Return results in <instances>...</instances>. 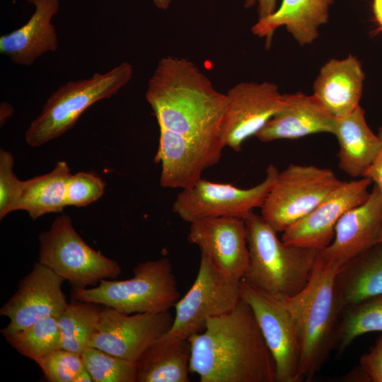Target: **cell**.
Instances as JSON below:
<instances>
[{
  "label": "cell",
  "mask_w": 382,
  "mask_h": 382,
  "mask_svg": "<svg viewBox=\"0 0 382 382\" xmlns=\"http://www.w3.org/2000/svg\"><path fill=\"white\" fill-rule=\"evenodd\" d=\"M241 279L226 277L201 254L197 275L175 304V313L168 332L189 339L202 332L208 320L233 311L241 299Z\"/></svg>",
  "instance_id": "30bf717a"
},
{
  "label": "cell",
  "mask_w": 382,
  "mask_h": 382,
  "mask_svg": "<svg viewBox=\"0 0 382 382\" xmlns=\"http://www.w3.org/2000/svg\"><path fill=\"white\" fill-rule=\"evenodd\" d=\"M160 135L154 161L160 163L161 185L180 188L193 186L204 170L217 163L221 156L184 137L163 128Z\"/></svg>",
  "instance_id": "d6986e66"
},
{
  "label": "cell",
  "mask_w": 382,
  "mask_h": 382,
  "mask_svg": "<svg viewBox=\"0 0 382 382\" xmlns=\"http://www.w3.org/2000/svg\"><path fill=\"white\" fill-rule=\"evenodd\" d=\"M337 327L334 348L342 353L359 336L382 332V294L343 309Z\"/></svg>",
  "instance_id": "83f0119b"
},
{
  "label": "cell",
  "mask_w": 382,
  "mask_h": 382,
  "mask_svg": "<svg viewBox=\"0 0 382 382\" xmlns=\"http://www.w3.org/2000/svg\"><path fill=\"white\" fill-rule=\"evenodd\" d=\"M154 4L159 9L166 10L170 6L171 0H151Z\"/></svg>",
  "instance_id": "ab89813d"
},
{
  "label": "cell",
  "mask_w": 382,
  "mask_h": 382,
  "mask_svg": "<svg viewBox=\"0 0 382 382\" xmlns=\"http://www.w3.org/2000/svg\"><path fill=\"white\" fill-rule=\"evenodd\" d=\"M382 227V196L374 185L369 197L347 212L337 222L332 242L319 250L316 260L340 269L378 243Z\"/></svg>",
  "instance_id": "e0dca14e"
},
{
  "label": "cell",
  "mask_w": 382,
  "mask_h": 382,
  "mask_svg": "<svg viewBox=\"0 0 382 382\" xmlns=\"http://www.w3.org/2000/svg\"><path fill=\"white\" fill-rule=\"evenodd\" d=\"M13 108L8 102L3 101L0 105V123L1 126L4 125L8 117L13 112Z\"/></svg>",
  "instance_id": "74e56055"
},
{
  "label": "cell",
  "mask_w": 382,
  "mask_h": 382,
  "mask_svg": "<svg viewBox=\"0 0 382 382\" xmlns=\"http://www.w3.org/2000/svg\"><path fill=\"white\" fill-rule=\"evenodd\" d=\"M98 305L71 299L57 316L62 349L81 354L88 347L101 311Z\"/></svg>",
  "instance_id": "4316f807"
},
{
  "label": "cell",
  "mask_w": 382,
  "mask_h": 382,
  "mask_svg": "<svg viewBox=\"0 0 382 382\" xmlns=\"http://www.w3.org/2000/svg\"><path fill=\"white\" fill-rule=\"evenodd\" d=\"M378 243H382V227L378 236Z\"/></svg>",
  "instance_id": "60d3db41"
},
{
  "label": "cell",
  "mask_w": 382,
  "mask_h": 382,
  "mask_svg": "<svg viewBox=\"0 0 382 382\" xmlns=\"http://www.w3.org/2000/svg\"><path fill=\"white\" fill-rule=\"evenodd\" d=\"M371 183L365 177L343 181L313 211L282 232L281 239L289 244L324 248L332 242L341 217L369 197Z\"/></svg>",
  "instance_id": "2e32d148"
},
{
  "label": "cell",
  "mask_w": 382,
  "mask_h": 382,
  "mask_svg": "<svg viewBox=\"0 0 382 382\" xmlns=\"http://www.w3.org/2000/svg\"><path fill=\"white\" fill-rule=\"evenodd\" d=\"M334 117L313 94H282L279 110L256 134L264 142L296 139L318 133L333 134Z\"/></svg>",
  "instance_id": "ac0fdd59"
},
{
  "label": "cell",
  "mask_w": 382,
  "mask_h": 382,
  "mask_svg": "<svg viewBox=\"0 0 382 382\" xmlns=\"http://www.w3.org/2000/svg\"><path fill=\"white\" fill-rule=\"evenodd\" d=\"M364 80V73L357 57L331 59L320 70L313 95L334 117L345 116L359 105Z\"/></svg>",
  "instance_id": "44dd1931"
},
{
  "label": "cell",
  "mask_w": 382,
  "mask_h": 382,
  "mask_svg": "<svg viewBox=\"0 0 382 382\" xmlns=\"http://www.w3.org/2000/svg\"><path fill=\"white\" fill-rule=\"evenodd\" d=\"M359 368L361 379L382 382V332L370 351L361 357Z\"/></svg>",
  "instance_id": "836d02e7"
},
{
  "label": "cell",
  "mask_w": 382,
  "mask_h": 382,
  "mask_svg": "<svg viewBox=\"0 0 382 382\" xmlns=\"http://www.w3.org/2000/svg\"><path fill=\"white\" fill-rule=\"evenodd\" d=\"M34 12L25 24L0 37V52L14 64L29 66L47 52L58 49V36L52 18L59 0H26Z\"/></svg>",
  "instance_id": "ffe728a7"
},
{
  "label": "cell",
  "mask_w": 382,
  "mask_h": 382,
  "mask_svg": "<svg viewBox=\"0 0 382 382\" xmlns=\"http://www.w3.org/2000/svg\"><path fill=\"white\" fill-rule=\"evenodd\" d=\"M71 175L66 162L59 161L50 173L22 181L18 210L28 212L33 220L62 212L66 206V184Z\"/></svg>",
  "instance_id": "484cf974"
},
{
  "label": "cell",
  "mask_w": 382,
  "mask_h": 382,
  "mask_svg": "<svg viewBox=\"0 0 382 382\" xmlns=\"http://www.w3.org/2000/svg\"><path fill=\"white\" fill-rule=\"evenodd\" d=\"M277 0H245L244 7L250 8L257 6V21L267 18L277 10Z\"/></svg>",
  "instance_id": "d590c367"
},
{
  "label": "cell",
  "mask_w": 382,
  "mask_h": 382,
  "mask_svg": "<svg viewBox=\"0 0 382 382\" xmlns=\"http://www.w3.org/2000/svg\"><path fill=\"white\" fill-rule=\"evenodd\" d=\"M338 141V165L352 178H363L381 145L378 134L368 126L365 112L359 105L351 113L335 117L333 134Z\"/></svg>",
  "instance_id": "603a6c76"
},
{
  "label": "cell",
  "mask_w": 382,
  "mask_h": 382,
  "mask_svg": "<svg viewBox=\"0 0 382 382\" xmlns=\"http://www.w3.org/2000/svg\"><path fill=\"white\" fill-rule=\"evenodd\" d=\"M337 271L316 260L306 286L286 300L300 339L301 380L311 379L334 348L337 327L344 309L335 288Z\"/></svg>",
  "instance_id": "277c9868"
},
{
  "label": "cell",
  "mask_w": 382,
  "mask_h": 382,
  "mask_svg": "<svg viewBox=\"0 0 382 382\" xmlns=\"http://www.w3.org/2000/svg\"><path fill=\"white\" fill-rule=\"evenodd\" d=\"M105 181L93 172L71 174L66 184V206L85 207L96 202L104 193Z\"/></svg>",
  "instance_id": "1f68e13d"
},
{
  "label": "cell",
  "mask_w": 382,
  "mask_h": 382,
  "mask_svg": "<svg viewBox=\"0 0 382 382\" xmlns=\"http://www.w3.org/2000/svg\"><path fill=\"white\" fill-rule=\"evenodd\" d=\"M377 134L381 140L380 148L364 177L370 179L374 183V185L378 188L382 196V127L379 128Z\"/></svg>",
  "instance_id": "e575fe53"
},
{
  "label": "cell",
  "mask_w": 382,
  "mask_h": 382,
  "mask_svg": "<svg viewBox=\"0 0 382 382\" xmlns=\"http://www.w3.org/2000/svg\"><path fill=\"white\" fill-rule=\"evenodd\" d=\"M244 220L249 261L242 279L282 300L296 295L307 284L319 250L284 242L262 216L253 212Z\"/></svg>",
  "instance_id": "3957f363"
},
{
  "label": "cell",
  "mask_w": 382,
  "mask_h": 382,
  "mask_svg": "<svg viewBox=\"0 0 382 382\" xmlns=\"http://www.w3.org/2000/svg\"><path fill=\"white\" fill-rule=\"evenodd\" d=\"M133 66L124 62L105 73L69 81L47 98L40 115L25 132V141L38 147L56 139L76 124L82 113L98 101L117 94L132 79Z\"/></svg>",
  "instance_id": "5b68a950"
},
{
  "label": "cell",
  "mask_w": 382,
  "mask_h": 382,
  "mask_svg": "<svg viewBox=\"0 0 382 382\" xmlns=\"http://www.w3.org/2000/svg\"><path fill=\"white\" fill-rule=\"evenodd\" d=\"M335 288L346 308L382 294V243L355 256L337 271Z\"/></svg>",
  "instance_id": "d4e9b609"
},
{
  "label": "cell",
  "mask_w": 382,
  "mask_h": 382,
  "mask_svg": "<svg viewBox=\"0 0 382 382\" xmlns=\"http://www.w3.org/2000/svg\"><path fill=\"white\" fill-rule=\"evenodd\" d=\"M93 378L86 369L81 371L75 378L74 382H92Z\"/></svg>",
  "instance_id": "f35d334b"
},
{
  "label": "cell",
  "mask_w": 382,
  "mask_h": 382,
  "mask_svg": "<svg viewBox=\"0 0 382 382\" xmlns=\"http://www.w3.org/2000/svg\"><path fill=\"white\" fill-rule=\"evenodd\" d=\"M227 106L221 137L224 146L241 150L244 141L256 134L279 110L282 94L272 82H240L226 93Z\"/></svg>",
  "instance_id": "4fadbf2b"
},
{
  "label": "cell",
  "mask_w": 382,
  "mask_h": 382,
  "mask_svg": "<svg viewBox=\"0 0 382 382\" xmlns=\"http://www.w3.org/2000/svg\"><path fill=\"white\" fill-rule=\"evenodd\" d=\"M125 280L101 279L98 286L73 289L71 299L105 306L128 314L169 311L180 299L167 257L139 262Z\"/></svg>",
  "instance_id": "8992f818"
},
{
  "label": "cell",
  "mask_w": 382,
  "mask_h": 382,
  "mask_svg": "<svg viewBox=\"0 0 382 382\" xmlns=\"http://www.w3.org/2000/svg\"><path fill=\"white\" fill-rule=\"evenodd\" d=\"M14 158L7 151H0V219L18 210L22 180L14 174Z\"/></svg>",
  "instance_id": "d6a6232c"
},
{
  "label": "cell",
  "mask_w": 382,
  "mask_h": 382,
  "mask_svg": "<svg viewBox=\"0 0 382 382\" xmlns=\"http://www.w3.org/2000/svg\"><path fill=\"white\" fill-rule=\"evenodd\" d=\"M190 224L187 236L226 277L241 280L249 261L245 220L235 217L204 218Z\"/></svg>",
  "instance_id": "9a60e30c"
},
{
  "label": "cell",
  "mask_w": 382,
  "mask_h": 382,
  "mask_svg": "<svg viewBox=\"0 0 382 382\" xmlns=\"http://www.w3.org/2000/svg\"><path fill=\"white\" fill-rule=\"evenodd\" d=\"M190 356L188 339L168 331L136 362L137 382H189Z\"/></svg>",
  "instance_id": "cb8c5ba5"
},
{
  "label": "cell",
  "mask_w": 382,
  "mask_h": 382,
  "mask_svg": "<svg viewBox=\"0 0 382 382\" xmlns=\"http://www.w3.org/2000/svg\"><path fill=\"white\" fill-rule=\"evenodd\" d=\"M5 339L18 353L35 361L62 348V336L56 316L42 318Z\"/></svg>",
  "instance_id": "f1b7e54d"
},
{
  "label": "cell",
  "mask_w": 382,
  "mask_h": 382,
  "mask_svg": "<svg viewBox=\"0 0 382 382\" xmlns=\"http://www.w3.org/2000/svg\"><path fill=\"white\" fill-rule=\"evenodd\" d=\"M372 11L377 28L376 33L382 32V0H373Z\"/></svg>",
  "instance_id": "8d00e7d4"
},
{
  "label": "cell",
  "mask_w": 382,
  "mask_h": 382,
  "mask_svg": "<svg viewBox=\"0 0 382 382\" xmlns=\"http://www.w3.org/2000/svg\"><path fill=\"white\" fill-rule=\"evenodd\" d=\"M39 262L69 282L72 289L95 286L122 273L119 263L90 247L76 232L71 218L62 214L39 236Z\"/></svg>",
  "instance_id": "52a82bcc"
},
{
  "label": "cell",
  "mask_w": 382,
  "mask_h": 382,
  "mask_svg": "<svg viewBox=\"0 0 382 382\" xmlns=\"http://www.w3.org/2000/svg\"><path fill=\"white\" fill-rule=\"evenodd\" d=\"M241 298L250 306L275 364L276 382H298L301 343L286 301L241 281Z\"/></svg>",
  "instance_id": "8fae6325"
},
{
  "label": "cell",
  "mask_w": 382,
  "mask_h": 382,
  "mask_svg": "<svg viewBox=\"0 0 382 382\" xmlns=\"http://www.w3.org/2000/svg\"><path fill=\"white\" fill-rule=\"evenodd\" d=\"M278 173L277 168L270 164L267 168L265 179L248 189L201 178L177 195L173 211L189 223L204 218L245 219L254 209L262 207Z\"/></svg>",
  "instance_id": "9c48e42d"
},
{
  "label": "cell",
  "mask_w": 382,
  "mask_h": 382,
  "mask_svg": "<svg viewBox=\"0 0 382 382\" xmlns=\"http://www.w3.org/2000/svg\"><path fill=\"white\" fill-rule=\"evenodd\" d=\"M81 354L94 382H137L135 362L89 346Z\"/></svg>",
  "instance_id": "f546056e"
},
{
  "label": "cell",
  "mask_w": 382,
  "mask_h": 382,
  "mask_svg": "<svg viewBox=\"0 0 382 382\" xmlns=\"http://www.w3.org/2000/svg\"><path fill=\"white\" fill-rule=\"evenodd\" d=\"M145 97L159 128L221 156L227 97L194 62L173 56L161 58L149 80Z\"/></svg>",
  "instance_id": "6da1fadb"
},
{
  "label": "cell",
  "mask_w": 382,
  "mask_h": 382,
  "mask_svg": "<svg viewBox=\"0 0 382 382\" xmlns=\"http://www.w3.org/2000/svg\"><path fill=\"white\" fill-rule=\"evenodd\" d=\"M173 323L169 311L128 314L105 306L101 309L88 346L136 363L155 340L170 329Z\"/></svg>",
  "instance_id": "7c38bea8"
},
{
  "label": "cell",
  "mask_w": 382,
  "mask_h": 382,
  "mask_svg": "<svg viewBox=\"0 0 382 382\" xmlns=\"http://www.w3.org/2000/svg\"><path fill=\"white\" fill-rule=\"evenodd\" d=\"M334 0H282L275 12L257 21L252 33L271 42L275 30L284 26L300 45H310L318 37L319 28L327 23Z\"/></svg>",
  "instance_id": "7402d4cb"
},
{
  "label": "cell",
  "mask_w": 382,
  "mask_h": 382,
  "mask_svg": "<svg viewBox=\"0 0 382 382\" xmlns=\"http://www.w3.org/2000/svg\"><path fill=\"white\" fill-rule=\"evenodd\" d=\"M190 371L201 382H276L275 364L255 315L243 299L188 339Z\"/></svg>",
  "instance_id": "7a4b0ae2"
},
{
  "label": "cell",
  "mask_w": 382,
  "mask_h": 382,
  "mask_svg": "<svg viewBox=\"0 0 382 382\" xmlns=\"http://www.w3.org/2000/svg\"><path fill=\"white\" fill-rule=\"evenodd\" d=\"M35 362L50 382H74L86 369L81 354L62 348L45 354Z\"/></svg>",
  "instance_id": "4dcf8cb0"
},
{
  "label": "cell",
  "mask_w": 382,
  "mask_h": 382,
  "mask_svg": "<svg viewBox=\"0 0 382 382\" xmlns=\"http://www.w3.org/2000/svg\"><path fill=\"white\" fill-rule=\"evenodd\" d=\"M64 281L50 267L36 262L0 309V315L9 319L1 330L2 335L15 334L42 318L57 317L69 303L62 289Z\"/></svg>",
  "instance_id": "5bb4252c"
},
{
  "label": "cell",
  "mask_w": 382,
  "mask_h": 382,
  "mask_svg": "<svg viewBox=\"0 0 382 382\" xmlns=\"http://www.w3.org/2000/svg\"><path fill=\"white\" fill-rule=\"evenodd\" d=\"M343 181L328 168L291 164L279 172L261 216L278 233L313 211Z\"/></svg>",
  "instance_id": "ba28073f"
}]
</instances>
